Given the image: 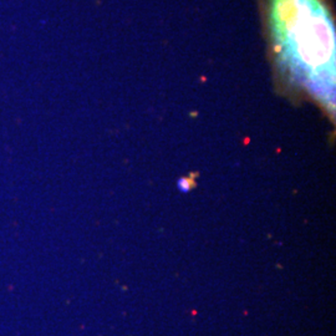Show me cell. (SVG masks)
<instances>
[{
    "mask_svg": "<svg viewBox=\"0 0 336 336\" xmlns=\"http://www.w3.org/2000/svg\"><path fill=\"white\" fill-rule=\"evenodd\" d=\"M274 76L280 86L335 104V20L327 0H258Z\"/></svg>",
    "mask_w": 336,
    "mask_h": 336,
    "instance_id": "obj_1",
    "label": "cell"
},
{
    "mask_svg": "<svg viewBox=\"0 0 336 336\" xmlns=\"http://www.w3.org/2000/svg\"><path fill=\"white\" fill-rule=\"evenodd\" d=\"M192 186H193V182H191V178H181V179L178 181V187H179L181 192L191 191Z\"/></svg>",
    "mask_w": 336,
    "mask_h": 336,
    "instance_id": "obj_2",
    "label": "cell"
}]
</instances>
